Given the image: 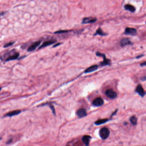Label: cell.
<instances>
[{"instance_id":"11","label":"cell","mask_w":146,"mask_h":146,"mask_svg":"<svg viewBox=\"0 0 146 146\" xmlns=\"http://www.w3.org/2000/svg\"><path fill=\"white\" fill-rule=\"evenodd\" d=\"M96 21V18H94L92 17L86 18H85L82 21L83 24H87V23H93L95 22Z\"/></svg>"},{"instance_id":"26","label":"cell","mask_w":146,"mask_h":146,"mask_svg":"<svg viewBox=\"0 0 146 146\" xmlns=\"http://www.w3.org/2000/svg\"><path fill=\"white\" fill-rule=\"evenodd\" d=\"M1 90V87H0V91Z\"/></svg>"},{"instance_id":"9","label":"cell","mask_w":146,"mask_h":146,"mask_svg":"<svg viewBox=\"0 0 146 146\" xmlns=\"http://www.w3.org/2000/svg\"><path fill=\"white\" fill-rule=\"evenodd\" d=\"M77 114L79 117L82 118V117H85L87 115V112H86V111L85 109L81 108L77 111Z\"/></svg>"},{"instance_id":"12","label":"cell","mask_w":146,"mask_h":146,"mask_svg":"<svg viewBox=\"0 0 146 146\" xmlns=\"http://www.w3.org/2000/svg\"><path fill=\"white\" fill-rule=\"evenodd\" d=\"M98 66L97 65H93L91 66H90L89 68L87 69L85 71V73H92L94 71H95L98 69Z\"/></svg>"},{"instance_id":"13","label":"cell","mask_w":146,"mask_h":146,"mask_svg":"<svg viewBox=\"0 0 146 146\" xmlns=\"http://www.w3.org/2000/svg\"><path fill=\"white\" fill-rule=\"evenodd\" d=\"M132 43L131 42L130 40L128 38H123L122 39L120 42V46L122 47H124L125 46L128 45L132 44Z\"/></svg>"},{"instance_id":"22","label":"cell","mask_w":146,"mask_h":146,"mask_svg":"<svg viewBox=\"0 0 146 146\" xmlns=\"http://www.w3.org/2000/svg\"><path fill=\"white\" fill-rule=\"evenodd\" d=\"M7 11H3L1 12H0V16H3L5 15V14H6L7 13Z\"/></svg>"},{"instance_id":"21","label":"cell","mask_w":146,"mask_h":146,"mask_svg":"<svg viewBox=\"0 0 146 146\" xmlns=\"http://www.w3.org/2000/svg\"><path fill=\"white\" fill-rule=\"evenodd\" d=\"M68 32V30H59V31H57L56 32H55V34H62V33H66V32Z\"/></svg>"},{"instance_id":"14","label":"cell","mask_w":146,"mask_h":146,"mask_svg":"<svg viewBox=\"0 0 146 146\" xmlns=\"http://www.w3.org/2000/svg\"><path fill=\"white\" fill-rule=\"evenodd\" d=\"M21 112L20 110H15V111H13L7 113V114H6V115H5V116L11 117V116L18 115Z\"/></svg>"},{"instance_id":"24","label":"cell","mask_w":146,"mask_h":146,"mask_svg":"<svg viewBox=\"0 0 146 146\" xmlns=\"http://www.w3.org/2000/svg\"><path fill=\"white\" fill-rule=\"evenodd\" d=\"M140 65H141V66H146V62H144V63H142L141 64H140Z\"/></svg>"},{"instance_id":"7","label":"cell","mask_w":146,"mask_h":146,"mask_svg":"<svg viewBox=\"0 0 146 146\" xmlns=\"http://www.w3.org/2000/svg\"><path fill=\"white\" fill-rule=\"evenodd\" d=\"M103 104H104V101L103 100V99L101 98L100 97H98L95 99L93 102V105L96 107L102 106L103 105Z\"/></svg>"},{"instance_id":"6","label":"cell","mask_w":146,"mask_h":146,"mask_svg":"<svg viewBox=\"0 0 146 146\" xmlns=\"http://www.w3.org/2000/svg\"><path fill=\"white\" fill-rule=\"evenodd\" d=\"M41 41H37L34 43L27 48V52H32L34 51L36 49V48L39 46V45L41 43Z\"/></svg>"},{"instance_id":"27","label":"cell","mask_w":146,"mask_h":146,"mask_svg":"<svg viewBox=\"0 0 146 146\" xmlns=\"http://www.w3.org/2000/svg\"><path fill=\"white\" fill-rule=\"evenodd\" d=\"M1 140V137H0V141Z\"/></svg>"},{"instance_id":"5","label":"cell","mask_w":146,"mask_h":146,"mask_svg":"<svg viewBox=\"0 0 146 146\" xmlns=\"http://www.w3.org/2000/svg\"><path fill=\"white\" fill-rule=\"evenodd\" d=\"M124 34L131 36H135L137 34V30L134 28L127 27L125 29Z\"/></svg>"},{"instance_id":"3","label":"cell","mask_w":146,"mask_h":146,"mask_svg":"<svg viewBox=\"0 0 146 146\" xmlns=\"http://www.w3.org/2000/svg\"><path fill=\"white\" fill-rule=\"evenodd\" d=\"M96 55L98 56H100V57H102L104 59V60L103 62H102L101 63V66H106V65H108L111 64V61L109 60L106 59L105 55L103 54H101L100 53L98 52L96 53Z\"/></svg>"},{"instance_id":"4","label":"cell","mask_w":146,"mask_h":146,"mask_svg":"<svg viewBox=\"0 0 146 146\" xmlns=\"http://www.w3.org/2000/svg\"><path fill=\"white\" fill-rule=\"evenodd\" d=\"M105 94L108 98L112 99L115 98L117 96L116 92L112 89H108L105 91Z\"/></svg>"},{"instance_id":"1","label":"cell","mask_w":146,"mask_h":146,"mask_svg":"<svg viewBox=\"0 0 146 146\" xmlns=\"http://www.w3.org/2000/svg\"><path fill=\"white\" fill-rule=\"evenodd\" d=\"M13 51V50L9 52L8 51L7 52L5 53L2 57H0L1 59L2 60L3 58H4V57H5L4 60L6 62L18 59L20 55L19 53L15 52V50L14 51Z\"/></svg>"},{"instance_id":"23","label":"cell","mask_w":146,"mask_h":146,"mask_svg":"<svg viewBox=\"0 0 146 146\" xmlns=\"http://www.w3.org/2000/svg\"><path fill=\"white\" fill-rule=\"evenodd\" d=\"M50 107L51 108V109H52V110L53 113L55 114V109H54V107L52 105H51V106H50Z\"/></svg>"},{"instance_id":"16","label":"cell","mask_w":146,"mask_h":146,"mask_svg":"<svg viewBox=\"0 0 146 146\" xmlns=\"http://www.w3.org/2000/svg\"><path fill=\"white\" fill-rule=\"evenodd\" d=\"M124 8L126 10H127L133 13L135 11V7L133 5L130 4H126L125 5Z\"/></svg>"},{"instance_id":"25","label":"cell","mask_w":146,"mask_h":146,"mask_svg":"<svg viewBox=\"0 0 146 146\" xmlns=\"http://www.w3.org/2000/svg\"><path fill=\"white\" fill-rule=\"evenodd\" d=\"M59 44H60V43H58L57 44H56V45H55L54 46H53V47H56L57 46H59Z\"/></svg>"},{"instance_id":"2","label":"cell","mask_w":146,"mask_h":146,"mask_svg":"<svg viewBox=\"0 0 146 146\" xmlns=\"http://www.w3.org/2000/svg\"><path fill=\"white\" fill-rule=\"evenodd\" d=\"M109 131L107 128H102L99 131V135L103 140L106 139L109 136Z\"/></svg>"},{"instance_id":"19","label":"cell","mask_w":146,"mask_h":146,"mask_svg":"<svg viewBox=\"0 0 146 146\" xmlns=\"http://www.w3.org/2000/svg\"><path fill=\"white\" fill-rule=\"evenodd\" d=\"M130 121L133 125H136L137 123V119L135 116H132L130 117Z\"/></svg>"},{"instance_id":"8","label":"cell","mask_w":146,"mask_h":146,"mask_svg":"<svg viewBox=\"0 0 146 146\" xmlns=\"http://www.w3.org/2000/svg\"><path fill=\"white\" fill-rule=\"evenodd\" d=\"M135 91L142 97H144L145 95V92L141 85H138L137 86Z\"/></svg>"},{"instance_id":"10","label":"cell","mask_w":146,"mask_h":146,"mask_svg":"<svg viewBox=\"0 0 146 146\" xmlns=\"http://www.w3.org/2000/svg\"><path fill=\"white\" fill-rule=\"evenodd\" d=\"M55 42V40H49V41H46L42 44V45L39 47L38 49H40L41 48H43L48 46H50L53 44Z\"/></svg>"},{"instance_id":"18","label":"cell","mask_w":146,"mask_h":146,"mask_svg":"<svg viewBox=\"0 0 146 146\" xmlns=\"http://www.w3.org/2000/svg\"><path fill=\"white\" fill-rule=\"evenodd\" d=\"M96 35H99L101 36H105V35H107V34L103 32L102 30L99 28L96 30V33L94 34V35H95V36Z\"/></svg>"},{"instance_id":"20","label":"cell","mask_w":146,"mask_h":146,"mask_svg":"<svg viewBox=\"0 0 146 146\" xmlns=\"http://www.w3.org/2000/svg\"><path fill=\"white\" fill-rule=\"evenodd\" d=\"M14 43H15V42H10L8 43H7L6 44H5L4 46V48H6L10 47L11 46H13Z\"/></svg>"},{"instance_id":"17","label":"cell","mask_w":146,"mask_h":146,"mask_svg":"<svg viewBox=\"0 0 146 146\" xmlns=\"http://www.w3.org/2000/svg\"><path fill=\"white\" fill-rule=\"evenodd\" d=\"M108 119H101L96 121L95 123V124L96 125H99L101 124H103V123H106L108 121Z\"/></svg>"},{"instance_id":"15","label":"cell","mask_w":146,"mask_h":146,"mask_svg":"<svg viewBox=\"0 0 146 146\" xmlns=\"http://www.w3.org/2000/svg\"><path fill=\"white\" fill-rule=\"evenodd\" d=\"M91 138L90 136L88 135H85L82 137V141L86 146H88L89 145L90 140Z\"/></svg>"}]
</instances>
